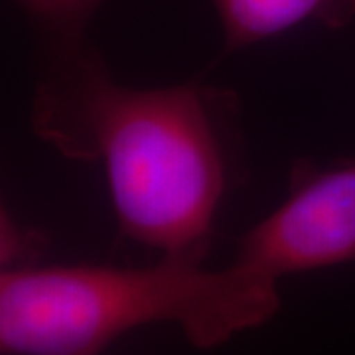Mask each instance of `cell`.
Here are the masks:
<instances>
[{"mask_svg": "<svg viewBox=\"0 0 355 355\" xmlns=\"http://www.w3.org/2000/svg\"><path fill=\"white\" fill-rule=\"evenodd\" d=\"M235 261L280 279L355 261V160L324 170L296 166L291 193L245 233Z\"/></svg>", "mask_w": 355, "mask_h": 355, "instance_id": "3", "label": "cell"}, {"mask_svg": "<svg viewBox=\"0 0 355 355\" xmlns=\"http://www.w3.org/2000/svg\"><path fill=\"white\" fill-rule=\"evenodd\" d=\"M2 239H0V259L2 265L6 266L4 270H14V268H28L32 261L44 249L42 237L36 231H24L14 223L6 211H2Z\"/></svg>", "mask_w": 355, "mask_h": 355, "instance_id": "6", "label": "cell"}, {"mask_svg": "<svg viewBox=\"0 0 355 355\" xmlns=\"http://www.w3.org/2000/svg\"><path fill=\"white\" fill-rule=\"evenodd\" d=\"M223 28L225 53L316 22L331 30L355 20V0H211Z\"/></svg>", "mask_w": 355, "mask_h": 355, "instance_id": "4", "label": "cell"}, {"mask_svg": "<svg viewBox=\"0 0 355 355\" xmlns=\"http://www.w3.org/2000/svg\"><path fill=\"white\" fill-rule=\"evenodd\" d=\"M34 24L50 38V50L87 44L85 28L105 0H16Z\"/></svg>", "mask_w": 355, "mask_h": 355, "instance_id": "5", "label": "cell"}, {"mask_svg": "<svg viewBox=\"0 0 355 355\" xmlns=\"http://www.w3.org/2000/svg\"><path fill=\"white\" fill-rule=\"evenodd\" d=\"M279 279L233 261L164 257L144 268L28 266L0 277V347L10 355L105 352L119 336L174 324L198 349H211L279 312Z\"/></svg>", "mask_w": 355, "mask_h": 355, "instance_id": "2", "label": "cell"}, {"mask_svg": "<svg viewBox=\"0 0 355 355\" xmlns=\"http://www.w3.org/2000/svg\"><path fill=\"white\" fill-rule=\"evenodd\" d=\"M77 355H101V352H85V354H77Z\"/></svg>", "mask_w": 355, "mask_h": 355, "instance_id": "7", "label": "cell"}, {"mask_svg": "<svg viewBox=\"0 0 355 355\" xmlns=\"http://www.w3.org/2000/svg\"><path fill=\"white\" fill-rule=\"evenodd\" d=\"M231 93L114 83L91 46L51 58L32 123L69 158L105 160L114 211L132 241L205 259L229 170Z\"/></svg>", "mask_w": 355, "mask_h": 355, "instance_id": "1", "label": "cell"}]
</instances>
